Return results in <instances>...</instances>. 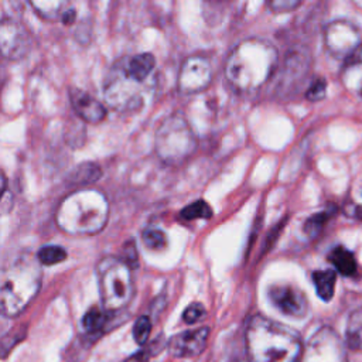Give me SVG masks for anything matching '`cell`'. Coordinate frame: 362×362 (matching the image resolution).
Returning a JSON list of instances; mask_svg holds the SVG:
<instances>
[{
    "mask_svg": "<svg viewBox=\"0 0 362 362\" xmlns=\"http://www.w3.org/2000/svg\"><path fill=\"white\" fill-rule=\"evenodd\" d=\"M212 64L208 57H188L178 74V89L182 93H197L208 88L212 81Z\"/></svg>",
    "mask_w": 362,
    "mask_h": 362,
    "instance_id": "10",
    "label": "cell"
},
{
    "mask_svg": "<svg viewBox=\"0 0 362 362\" xmlns=\"http://www.w3.org/2000/svg\"><path fill=\"white\" fill-rule=\"evenodd\" d=\"M105 322H106V314L100 308H98V307L89 308L85 313V315L82 317V327L88 332L99 331L103 327Z\"/></svg>",
    "mask_w": 362,
    "mask_h": 362,
    "instance_id": "22",
    "label": "cell"
},
{
    "mask_svg": "<svg viewBox=\"0 0 362 362\" xmlns=\"http://www.w3.org/2000/svg\"><path fill=\"white\" fill-rule=\"evenodd\" d=\"M279 64L277 48L264 38H246L238 42L225 62V78L238 92H252L263 86Z\"/></svg>",
    "mask_w": 362,
    "mask_h": 362,
    "instance_id": "1",
    "label": "cell"
},
{
    "mask_svg": "<svg viewBox=\"0 0 362 362\" xmlns=\"http://www.w3.org/2000/svg\"><path fill=\"white\" fill-rule=\"evenodd\" d=\"M69 99L75 113L79 116L81 120L86 123L96 124L106 117V109L103 103H100L98 99H95L85 90L82 89L69 90Z\"/></svg>",
    "mask_w": 362,
    "mask_h": 362,
    "instance_id": "14",
    "label": "cell"
},
{
    "mask_svg": "<svg viewBox=\"0 0 362 362\" xmlns=\"http://www.w3.org/2000/svg\"><path fill=\"white\" fill-rule=\"evenodd\" d=\"M124 362H148V356L144 351H140V352H136L132 356H129Z\"/></svg>",
    "mask_w": 362,
    "mask_h": 362,
    "instance_id": "33",
    "label": "cell"
},
{
    "mask_svg": "<svg viewBox=\"0 0 362 362\" xmlns=\"http://www.w3.org/2000/svg\"><path fill=\"white\" fill-rule=\"evenodd\" d=\"M123 249H124V250H123V259H122V260H123L129 267H133L134 264H137V250H136L133 242L126 243Z\"/></svg>",
    "mask_w": 362,
    "mask_h": 362,
    "instance_id": "30",
    "label": "cell"
},
{
    "mask_svg": "<svg viewBox=\"0 0 362 362\" xmlns=\"http://www.w3.org/2000/svg\"><path fill=\"white\" fill-rule=\"evenodd\" d=\"M109 218V202L98 189H79L66 195L55 215L57 225L69 235H95Z\"/></svg>",
    "mask_w": 362,
    "mask_h": 362,
    "instance_id": "3",
    "label": "cell"
},
{
    "mask_svg": "<svg viewBox=\"0 0 362 362\" xmlns=\"http://www.w3.org/2000/svg\"><path fill=\"white\" fill-rule=\"evenodd\" d=\"M151 332V321L147 315H141L133 325V338L139 345H143Z\"/></svg>",
    "mask_w": 362,
    "mask_h": 362,
    "instance_id": "26",
    "label": "cell"
},
{
    "mask_svg": "<svg viewBox=\"0 0 362 362\" xmlns=\"http://www.w3.org/2000/svg\"><path fill=\"white\" fill-rule=\"evenodd\" d=\"M329 262L332 263V266L335 267V272L344 274V276H354L356 273L358 264H356V259L354 256V253L351 250H348L344 246H337L334 247L329 255H328Z\"/></svg>",
    "mask_w": 362,
    "mask_h": 362,
    "instance_id": "16",
    "label": "cell"
},
{
    "mask_svg": "<svg viewBox=\"0 0 362 362\" xmlns=\"http://www.w3.org/2000/svg\"><path fill=\"white\" fill-rule=\"evenodd\" d=\"M75 18H76V13H75V10L72 8V7H66V10L64 11V14H62V17H61V20H62V23L65 24V25H68V24H72L74 21H75Z\"/></svg>",
    "mask_w": 362,
    "mask_h": 362,
    "instance_id": "32",
    "label": "cell"
},
{
    "mask_svg": "<svg viewBox=\"0 0 362 362\" xmlns=\"http://www.w3.org/2000/svg\"><path fill=\"white\" fill-rule=\"evenodd\" d=\"M181 218H184V219H188V221H191V219H199V218H205V219H208V218H211V215H212V208L205 202V201H195V202H192V204H189V205H187L182 211H181Z\"/></svg>",
    "mask_w": 362,
    "mask_h": 362,
    "instance_id": "23",
    "label": "cell"
},
{
    "mask_svg": "<svg viewBox=\"0 0 362 362\" xmlns=\"http://www.w3.org/2000/svg\"><path fill=\"white\" fill-rule=\"evenodd\" d=\"M351 68V76H355L358 79V83L352 85L355 88V90L358 92L359 96H362V65L361 64H355V65H348ZM354 79V81H356Z\"/></svg>",
    "mask_w": 362,
    "mask_h": 362,
    "instance_id": "31",
    "label": "cell"
},
{
    "mask_svg": "<svg viewBox=\"0 0 362 362\" xmlns=\"http://www.w3.org/2000/svg\"><path fill=\"white\" fill-rule=\"evenodd\" d=\"M209 328L201 327L174 335L168 342V351L175 358L198 356L206 346Z\"/></svg>",
    "mask_w": 362,
    "mask_h": 362,
    "instance_id": "12",
    "label": "cell"
},
{
    "mask_svg": "<svg viewBox=\"0 0 362 362\" xmlns=\"http://www.w3.org/2000/svg\"><path fill=\"white\" fill-rule=\"evenodd\" d=\"M249 362H296L303 354L300 335L264 315H253L245 334Z\"/></svg>",
    "mask_w": 362,
    "mask_h": 362,
    "instance_id": "2",
    "label": "cell"
},
{
    "mask_svg": "<svg viewBox=\"0 0 362 362\" xmlns=\"http://www.w3.org/2000/svg\"><path fill=\"white\" fill-rule=\"evenodd\" d=\"M1 52L6 58H21L28 49V35L14 20H3L0 25Z\"/></svg>",
    "mask_w": 362,
    "mask_h": 362,
    "instance_id": "13",
    "label": "cell"
},
{
    "mask_svg": "<svg viewBox=\"0 0 362 362\" xmlns=\"http://www.w3.org/2000/svg\"><path fill=\"white\" fill-rule=\"evenodd\" d=\"M156 153L167 164H181L197 148V137L180 113L167 116L156 132Z\"/></svg>",
    "mask_w": 362,
    "mask_h": 362,
    "instance_id": "6",
    "label": "cell"
},
{
    "mask_svg": "<svg viewBox=\"0 0 362 362\" xmlns=\"http://www.w3.org/2000/svg\"><path fill=\"white\" fill-rule=\"evenodd\" d=\"M151 86L150 82L141 83L132 78L120 58L105 76L102 85L103 99L107 106L117 112H136L144 105Z\"/></svg>",
    "mask_w": 362,
    "mask_h": 362,
    "instance_id": "5",
    "label": "cell"
},
{
    "mask_svg": "<svg viewBox=\"0 0 362 362\" xmlns=\"http://www.w3.org/2000/svg\"><path fill=\"white\" fill-rule=\"evenodd\" d=\"M324 42L329 54L348 61L361 47L362 37L358 27L351 21L335 20L325 27Z\"/></svg>",
    "mask_w": 362,
    "mask_h": 362,
    "instance_id": "9",
    "label": "cell"
},
{
    "mask_svg": "<svg viewBox=\"0 0 362 362\" xmlns=\"http://www.w3.org/2000/svg\"><path fill=\"white\" fill-rule=\"evenodd\" d=\"M127 74L141 83L150 82L156 66V58L150 52L136 54L133 57L122 58Z\"/></svg>",
    "mask_w": 362,
    "mask_h": 362,
    "instance_id": "15",
    "label": "cell"
},
{
    "mask_svg": "<svg viewBox=\"0 0 362 362\" xmlns=\"http://www.w3.org/2000/svg\"><path fill=\"white\" fill-rule=\"evenodd\" d=\"M143 243L150 249H163L167 245L165 233L156 228H148L141 235Z\"/></svg>",
    "mask_w": 362,
    "mask_h": 362,
    "instance_id": "25",
    "label": "cell"
},
{
    "mask_svg": "<svg viewBox=\"0 0 362 362\" xmlns=\"http://www.w3.org/2000/svg\"><path fill=\"white\" fill-rule=\"evenodd\" d=\"M100 174H102V171L95 163L85 161L74 168V171L69 175V181L72 184L85 185V184L95 182L100 177Z\"/></svg>",
    "mask_w": 362,
    "mask_h": 362,
    "instance_id": "19",
    "label": "cell"
},
{
    "mask_svg": "<svg viewBox=\"0 0 362 362\" xmlns=\"http://www.w3.org/2000/svg\"><path fill=\"white\" fill-rule=\"evenodd\" d=\"M300 4L301 1H297V0H274V1H270L267 6L276 13H287V11H293Z\"/></svg>",
    "mask_w": 362,
    "mask_h": 362,
    "instance_id": "29",
    "label": "cell"
},
{
    "mask_svg": "<svg viewBox=\"0 0 362 362\" xmlns=\"http://www.w3.org/2000/svg\"><path fill=\"white\" fill-rule=\"evenodd\" d=\"M325 90H327V82L324 78H317L310 88L305 92V98L311 102H317L321 100L325 96Z\"/></svg>",
    "mask_w": 362,
    "mask_h": 362,
    "instance_id": "27",
    "label": "cell"
},
{
    "mask_svg": "<svg viewBox=\"0 0 362 362\" xmlns=\"http://www.w3.org/2000/svg\"><path fill=\"white\" fill-rule=\"evenodd\" d=\"M301 362H348L341 337L329 327H321L303 348Z\"/></svg>",
    "mask_w": 362,
    "mask_h": 362,
    "instance_id": "8",
    "label": "cell"
},
{
    "mask_svg": "<svg viewBox=\"0 0 362 362\" xmlns=\"http://www.w3.org/2000/svg\"><path fill=\"white\" fill-rule=\"evenodd\" d=\"M332 211L327 209V211H322V212H318L313 216H310L305 223H304V232L308 235V236H317L321 229L324 228V225L327 223V221L332 216Z\"/></svg>",
    "mask_w": 362,
    "mask_h": 362,
    "instance_id": "24",
    "label": "cell"
},
{
    "mask_svg": "<svg viewBox=\"0 0 362 362\" xmlns=\"http://www.w3.org/2000/svg\"><path fill=\"white\" fill-rule=\"evenodd\" d=\"M99 293L106 311H117L127 305L133 297V280L130 267L115 257L100 259L98 263Z\"/></svg>",
    "mask_w": 362,
    "mask_h": 362,
    "instance_id": "7",
    "label": "cell"
},
{
    "mask_svg": "<svg viewBox=\"0 0 362 362\" xmlns=\"http://www.w3.org/2000/svg\"><path fill=\"white\" fill-rule=\"evenodd\" d=\"M345 342L348 348L362 352V307L356 308L348 318Z\"/></svg>",
    "mask_w": 362,
    "mask_h": 362,
    "instance_id": "17",
    "label": "cell"
},
{
    "mask_svg": "<svg viewBox=\"0 0 362 362\" xmlns=\"http://www.w3.org/2000/svg\"><path fill=\"white\" fill-rule=\"evenodd\" d=\"M204 314H205L204 305H202L201 303H192V304H189V305L184 310V313H182V320H184V322H187V324H194V322H197Z\"/></svg>",
    "mask_w": 362,
    "mask_h": 362,
    "instance_id": "28",
    "label": "cell"
},
{
    "mask_svg": "<svg viewBox=\"0 0 362 362\" xmlns=\"http://www.w3.org/2000/svg\"><path fill=\"white\" fill-rule=\"evenodd\" d=\"M42 273L35 257L20 256L3 272L0 280V307L6 317L18 315L37 296Z\"/></svg>",
    "mask_w": 362,
    "mask_h": 362,
    "instance_id": "4",
    "label": "cell"
},
{
    "mask_svg": "<svg viewBox=\"0 0 362 362\" xmlns=\"http://www.w3.org/2000/svg\"><path fill=\"white\" fill-rule=\"evenodd\" d=\"M30 6L42 18L55 20L62 17L69 4L65 1H30Z\"/></svg>",
    "mask_w": 362,
    "mask_h": 362,
    "instance_id": "20",
    "label": "cell"
},
{
    "mask_svg": "<svg viewBox=\"0 0 362 362\" xmlns=\"http://www.w3.org/2000/svg\"><path fill=\"white\" fill-rule=\"evenodd\" d=\"M355 64H361L362 65V44L355 51V54L348 59V65H355Z\"/></svg>",
    "mask_w": 362,
    "mask_h": 362,
    "instance_id": "34",
    "label": "cell"
},
{
    "mask_svg": "<svg viewBox=\"0 0 362 362\" xmlns=\"http://www.w3.org/2000/svg\"><path fill=\"white\" fill-rule=\"evenodd\" d=\"M269 298L283 314L301 318L308 311L307 297L291 284H276L269 290Z\"/></svg>",
    "mask_w": 362,
    "mask_h": 362,
    "instance_id": "11",
    "label": "cell"
},
{
    "mask_svg": "<svg viewBox=\"0 0 362 362\" xmlns=\"http://www.w3.org/2000/svg\"><path fill=\"white\" fill-rule=\"evenodd\" d=\"M65 257H66L65 249L58 245H47V246H42L37 252L38 262L45 266H52V264L61 263L65 260Z\"/></svg>",
    "mask_w": 362,
    "mask_h": 362,
    "instance_id": "21",
    "label": "cell"
},
{
    "mask_svg": "<svg viewBox=\"0 0 362 362\" xmlns=\"http://www.w3.org/2000/svg\"><path fill=\"white\" fill-rule=\"evenodd\" d=\"M311 277L318 297L324 301H329L334 296L337 273L334 270H315Z\"/></svg>",
    "mask_w": 362,
    "mask_h": 362,
    "instance_id": "18",
    "label": "cell"
}]
</instances>
